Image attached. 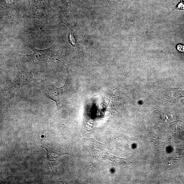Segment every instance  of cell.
Here are the masks:
<instances>
[{"mask_svg":"<svg viewBox=\"0 0 184 184\" xmlns=\"http://www.w3.org/2000/svg\"><path fill=\"white\" fill-rule=\"evenodd\" d=\"M33 53L24 56L29 61L37 64H46L49 59L54 56V47L45 50H38L33 47Z\"/></svg>","mask_w":184,"mask_h":184,"instance_id":"3957f363","label":"cell"},{"mask_svg":"<svg viewBox=\"0 0 184 184\" xmlns=\"http://www.w3.org/2000/svg\"><path fill=\"white\" fill-rule=\"evenodd\" d=\"M183 1H184V0H183Z\"/></svg>","mask_w":184,"mask_h":184,"instance_id":"9c48e42d","label":"cell"},{"mask_svg":"<svg viewBox=\"0 0 184 184\" xmlns=\"http://www.w3.org/2000/svg\"><path fill=\"white\" fill-rule=\"evenodd\" d=\"M68 41L70 43L72 46V47L75 49H76L77 51H79L76 39L73 33H70L69 37H68Z\"/></svg>","mask_w":184,"mask_h":184,"instance_id":"5b68a950","label":"cell"},{"mask_svg":"<svg viewBox=\"0 0 184 184\" xmlns=\"http://www.w3.org/2000/svg\"><path fill=\"white\" fill-rule=\"evenodd\" d=\"M65 66L67 69V75L65 85L59 88L49 85L46 89V96L54 101L58 108L62 107L68 101L73 90L72 79L67 67Z\"/></svg>","mask_w":184,"mask_h":184,"instance_id":"6da1fadb","label":"cell"},{"mask_svg":"<svg viewBox=\"0 0 184 184\" xmlns=\"http://www.w3.org/2000/svg\"><path fill=\"white\" fill-rule=\"evenodd\" d=\"M36 79L34 71L19 66L17 75L8 86L7 90L10 93H14L23 86Z\"/></svg>","mask_w":184,"mask_h":184,"instance_id":"7a4b0ae2","label":"cell"},{"mask_svg":"<svg viewBox=\"0 0 184 184\" xmlns=\"http://www.w3.org/2000/svg\"><path fill=\"white\" fill-rule=\"evenodd\" d=\"M177 49L179 52H184V46L181 44H179L177 46Z\"/></svg>","mask_w":184,"mask_h":184,"instance_id":"8992f818","label":"cell"},{"mask_svg":"<svg viewBox=\"0 0 184 184\" xmlns=\"http://www.w3.org/2000/svg\"><path fill=\"white\" fill-rule=\"evenodd\" d=\"M178 8L180 9H184V4L182 3H181L179 4L178 5Z\"/></svg>","mask_w":184,"mask_h":184,"instance_id":"52a82bcc","label":"cell"},{"mask_svg":"<svg viewBox=\"0 0 184 184\" xmlns=\"http://www.w3.org/2000/svg\"><path fill=\"white\" fill-rule=\"evenodd\" d=\"M42 147L47 150V153H48L47 157L48 160L50 162L56 161L57 158L59 156L63 155V154H58V152L55 150L53 147L48 146L46 147Z\"/></svg>","mask_w":184,"mask_h":184,"instance_id":"277c9868","label":"cell"},{"mask_svg":"<svg viewBox=\"0 0 184 184\" xmlns=\"http://www.w3.org/2000/svg\"><path fill=\"white\" fill-rule=\"evenodd\" d=\"M8 1L10 3H15L17 2L16 0H8Z\"/></svg>","mask_w":184,"mask_h":184,"instance_id":"ba28073f","label":"cell"}]
</instances>
